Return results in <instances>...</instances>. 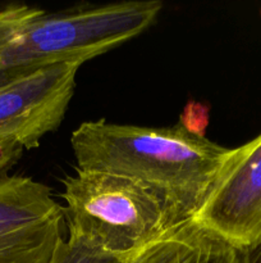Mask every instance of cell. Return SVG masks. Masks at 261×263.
Listing matches in <instances>:
<instances>
[{"instance_id": "obj_2", "label": "cell", "mask_w": 261, "mask_h": 263, "mask_svg": "<svg viewBox=\"0 0 261 263\" xmlns=\"http://www.w3.org/2000/svg\"><path fill=\"white\" fill-rule=\"evenodd\" d=\"M163 9L159 0L81 5L59 12L25 4L0 9V84L55 66L82 64L147 30Z\"/></svg>"}, {"instance_id": "obj_6", "label": "cell", "mask_w": 261, "mask_h": 263, "mask_svg": "<svg viewBox=\"0 0 261 263\" xmlns=\"http://www.w3.org/2000/svg\"><path fill=\"white\" fill-rule=\"evenodd\" d=\"M81 64H55L0 84V143L33 149L63 122Z\"/></svg>"}, {"instance_id": "obj_7", "label": "cell", "mask_w": 261, "mask_h": 263, "mask_svg": "<svg viewBox=\"0 0 261 263\" xmlns=\"http://www.w3.org/2000/svg\"><path fill=\"white\" fill-rule=\"evenodd\" d=\"M123 263H243L242 251L191 220L169 225Z\"/></svg>"}, {"instance_id": "obj_4", "label": "cell", "mask_w": 261, "mask_h": 263, "mask_svg": "<svg viewBox=\"0 0 261 263\" xmlns=\"http://www.w3.org/2000/svg\"><path fill=\"white\" fill-rule=\"evenodd\" d=\"M240 251L261 241V135L230 149L193 217Z\"/></svg>"}, {"instance_id": "obj_5", "label": "cell", "mask_w": 261, "mask_h": 263, "mask_svg": "<svg viewBox=\"0 0 261 263\" xmlns=\"http://www.w3.org/2000/svg\"><path fill=\"white\" fill-rule=\"evenodd\" d=\"M64 222L50 187L19 175L0 179V263H51Z\"/></svg>"}, {"instance_id": "obj_3", "label": "cell", "mask_w": 261, "mask_h": 263, "mask_svg": "<svg viewBox=\"0 0 261 263\" xmlns=\"http://www.w3.org/2000/svg\"><path fill=\"white\" fill-rule=\"evenodd\" d=\"M63 186L68 233L120 258L173 225L160 198L128 177L76 168Z\"/></svg>"}, {"instance_id": "obj_10", "label": "cell", "mask_w": 261, "mask_h": 263, "mask_svg": "<svg viewBox=\"0 0 261 263\" xmlns=\"http://www.w3.org/2000/svg\"><path fill=\"white\" fill-rule=\"evenodd\" d=\"M25 149L13 141L0 143V179L7 176L10 170L20 159Z\"/></svg>"}, {"instance_id": "obj_8", "label": "cell", "mask_w": 261, "mask_h": 263, "mask_svg": "<svg viewBox=\"0 0 261 263\" xmlns=\"http://www.w3.org/2000/svg\"><path fill=\"white\" fill-rule=\"evenodd\" d=\"M124 259L76 234L68 233V236L59 244L51 263H123Z\"/></svg>"}, {"instance_id": "obj_11", "label": "cell", "mask_w": 261, "mask_h": 263, "mask_svg": "<svg viewBox=\"0 0 261 263\" xmlns=\"http://www.w3.org/2000/svg\"><path fill=\"white\" fill-rule=\"evenodd\" d=\"M243 263H261V241L253 248L242 252Z\"/></svg>"}, {"instance_id": "obj_9", "label": "cell", "mask_w": 261, "mask_h": 263, "mask_svg": "<svg viewBox=\"0 0 261 263\" xmlns=\"http://www.w3.org/2000/svg\"><path fill=\"white\" fill-rule=\"evenodd\" d=\"M178 123L188 133L204 138L209 125V107L199 102H189L184 107Z\"/></svg>"}, {"instance_id": "obj_1", "label": "cell", "mask_w": 261, "mask_h": 263, "mask_svg": "<svg viewBox=\"0 0 261 263\" xmlns=\"http://www.w3.org/2000/svg\"><path fill=\"white\" fill-rule=\"evenodd\" d=\"M77 168L128 177L155 193L171 223L191 220L230 149L182 125L141 127L87 121L72 133Z\"/></svg>"}]
</instances>
